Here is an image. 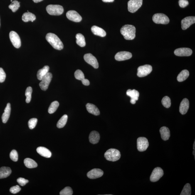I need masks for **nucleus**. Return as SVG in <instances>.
Here are the masks:
<instances>
[{
	"mask_svg": "<svg viewBox=\"0 0 195 195\" xmlns=\"http://www.w3.org/2000/svg\"><path fill=\"white\" fill-rule=\"evenodd\" d=\"M46 39L47 41L53 48L57 50H62L64 47L63 44L59 38L53 33H48L46 35Z\"/></svg>",
	"mask_w": 195,
	"mask_h": 195,
	"instance_id": "obj_1",
	"label": "nucleus"
},
{
	"mask_svg": "<svg viewBox=\"0 0 195 195\" xmlns=\"http://www.w3.org/2000/svg\"><path fill=\"white\" fill-rule=\"evenodd\" d=\"M120 32L126 40H133L136 37V29L131 25H125L121 28Z\"/></svg>",
	"mask_w": 195,
	"mask_h": 195,
	"instance_id": "obj_2",
	"label": "nucleus"
},
{
	"mask_svg": "<svg viewBox=\"0 0 195 195\" xmlns=\"http://www.w3.org/2000/svg\"><path fill=\"white\" fill-rule=\"evenodd\" d=\"M104 156L107 161L115 162L120 159L121 154L120 152L117 149H110L106 151Z\"/></svg>",
	"mask_w": 195,
	"mask_h": 195,
	"instance_id": "obj_3",
	"label": "nucleus"
},
{
	"mask_svg": "<svg viewBox=\"0 0 195 195\" xmlns=\"http://www.w3.org/2000/svg\"><path fill=\"white\" fill-rule=\"evenodd\" d=\"M47 12L51 15H60L63 13L64 8L59 5H49L46 8Z\"/></svg>",
	"mask_w": 195,
	"mask_h": 195,
	"instance_id": "obj_4",
	"label": "nucleus"
},
{
	"mask_svg": "<svg viewBox=\"0 0 195 195\" xmlns=\"http://www.w3.org/2000/svg\"><path fill=\"white\" fill-rule=\"evenodd\" d=\"M152 21L158 24H167L169 22V18L163 13H158L154 14L152 17Z\"/></svg>",
	"mask_w": 195,
	"mask_h": 195,
	"instance_id": "obj_5",
	"label": "nucleus"
},
{
	"mask_svg": "<svg viewBox=\"0 0 195 195\" xmlns=\"http://www.w3.org/2000/svg\"><path fill=\"white\" fill-rule=\"evenodd\" d=\"M142 0H129L128 3V10L133 13L137 11L142 4Z\"/></svg>",
	"mask_w": 195,
	"mask_h": 195,
	"instance_id": "obj_6",
	"label": "nucleus"
},
{
	"mask_svg": "<svg viewBox=\"0 0 195 195\" xmlns=\"http://www.w3.org/2000/svg\"><path fill=\"white\" fill-rule=\"evenodd\" d=\"M152 67L150 65H144L139 67L137 69V75L139 77L147 76L152 72Z\"/></svg>",
	"mask_w": 195,
	"mask_h": 195,
	"instance_id": "obj_7",
	"label": "nucleus"
},
{
	"mask_svg": "<svg viewBox=\"0 0 195 195\" xmlns=\"http://www.w3.org/2000/svg\"><path fill=\"white\" fill-rule=\"evenodd\" d=\"M163 174V171L161 168L157 167L155 168L150 176V181L152 182H157L162 177Z\"/></svg>",
	"mask_w": 195,
	"mask_h": 195,
	"instance_id": "obj_8",
	"label": "nucleus"
},
{
	"mask_svg": "<svg viewBox=\"0 0 195 195\" xmlns=\"http://www.w3.org/2000/svg\"><path fill=\"white\" fill-rule=\"evenodd\" d=\"M53 77L52 73L48 72L47 74L42 79L41 81L40 82L39 85L41 90L46 91L48 88L50 82Z\"/></svg>",
	"mask_w": 195,
	"mask_h": 195,
	"instance_id": "obj_9",
	"label": "nucleus"
},
{
	"mask_svg": "<svg viewBox=\"0 0 195 195\" xmlns=\"http://www.w3.org/2000/svg\"><path fill=\"white\" fill-rule=\"evenodd\" d=\"M149 146L148 141L146 138L140 137L137 139V148L139 152H142L146 151Z\"/></svg>",
	"mask_w": 195,
	"mask_h": 195,
	"instance_id": "obj_10",
	"label": "nucleus"
},
{
	"mask_svg": "<svg viewBox=\"0 0 195 195\" xmlns=\"http://www.w3.org/2000/svg\"><path fill=\"white\" fill-rule=\"evenodd\" d=\"M9 36L13 46L16 48H19L21 46V41L18 33L12 31L10 33Z\"/></svg>",
	"mask_w": 195,
	"mask_h": 195,
	"instance_id": "obj_11",
	"label": "nucleus"
},
{
	"mask_svg": "<svg viewBox=\"0 0 195 195\" xmlns=\"http://www.w3.org/2000/svg\"><path fill=\"white\" fill-rule=\"evenodd\" d=\"M84 59L89 64L91 65L94 68L97 69L99 67V64L96 58L91 54H86L84 56Z\"/></svg>",
	"mask_w": 195,
	"mask_h": 195,
	"instance_id": "obj_12",
	"label": "nucleus"
},
{
	"mask_svg": "<svg viewBox=\"0 0 195 195\" xmlns=\"http://www.w3.org/2000/svg\"><path fill=\"white\" fill-rule=\"evenodd\" d=\"M66 16L69 20L75 22H80L82 20L81 16L76 11L74 10L68 11L66 13Z\"/></svg>",
	"mask_w": 195,
	"mask_h": 195,
	"instance_id": "obj_13",
	"label": "nucleus"
},
{
	"mask_svg": "<svg viewBox=\"0 0 195 195\" xmlns=\"http://www.w3.org/2000/svg\"><path fill=\"white\" fill-rule=\"evenodd\" d=\"M195 23V16L187 17L181 21V28L183 30H186Z\"/></svg>",
	"mask_w": 195,
	"mask_h": 195,
	"instance_id": "obj_14",
	"label": "nucleus"
},
{
	"mask_svg": "<svg viewBox=\"0 0 195 195\" xmlns=\"http://www.w3.org/2000/svg\"><path fill=\"white\" fill-rule=\"evenodd\" d=\"M174 54L179 56H188L192 54V50L188 48H180L176 49L174 51Z\"/></svg>",
	"mask_w": 195,
	"mask_h": 195,
	"instance_id": "obj_15",
	"label": "nucleus"
},
{
	"mask_svg": "<svg viewBox=\"0 0 195 195\" xmlns=\"http://www.w3.org/2000/svg\"><path fill=\"white\" fill-rule=\"evenodd\" d=\"M103 174V172L100 169H95L87 173V177L90 179H95L101 177Z\"/></svg>",
	"mask_w": 195,
	"mask_h": 195,
	"instance_id": "obj_16",
	"label": "nucleus"
},
{
	"mask_svg": "<svg viewBox=\"0 0 195 195\" xmlns=\"http://www.w3.org/2000/svg\"><path fill=\"white\" fill-rule=\"evenodd\" d=\"M132 56V54L130 52L121 51L116 54L115 58L117 61H121L130 59Z\"/></svg>",
	"mask_w": 195,
	"mask_h": 195,
	"instance_id": "obj_17",
	"label": "nucleus"
},
{
	"mask_svg": "<svg viewBox=\"0 0 195 195\" xmlns=\"http://www.w3.org/2000/svg\"><path fill=\"white\" fill-rule=\"evenodd\" d=\"M75 77L76 79L81 81L84 85L88 86L90 85L89 81L85 78L84 75L81 70H76L75 73Z\"/></svg>",
	"mask_w": 195,
	"mask_h": 195,
	"instance_id": "obj_18",
	"label": "nucleus"
},
{
	"mask_svg": "<svg viewBox=\"0 0 195 195\" xmlns=\"http://www.w3.org/2000/svg\"><path fill=\"white\" fill-rule=\"evenodd\" d=\"M127 95L131 98L130 103L132 104H135L136 101L139 100V92L138 91L135 89L128 90Z\"/></svg>",
	"mask_w": 195,
	"mask_h": 195,
	"instance_id": "obj_19",
	"label": "nucleus"
},
{
	"mask_svg": "<svg viewBox=\"0 0 195 195\" xmlns=\"http://www.w3.org/2000/svg\"><path fill=\"white\" fill-rule=\"evenodd\" d=\"M189 102L188 99L184 98L181 101L179 111L180 113L182 115H185L187 113L189 108Z\"/></svg>",
	"mask_w": 195,
	"mask_h": 195,
	"instance_id": "obj_20",
	"label": "nucleus"
},
{
	"mask_svg": "<svg viewBox=\"0 0 195 195\" xmlns=\"http://www.w3.org/2000/svg\"><path fill=\"white\" fill-rule=\"evenodd\" d=\"M100 139V134L95 131H92L89 136V139L91 143L95 144L98 143Z\"/></svg>",
	"mask_w": 195,
	"mask_h": 195,
	"instance_id": "obj_21",
	"label": "nucleus"
},
{
	"mask_svg": "<svg viewBox=\"0 0 195 195\" xmlns=\"http://www.w3.org/2000/svg\"><path fill=\"white\" fill-rule=\"evenodd\" d=\"M11 107L10 103H8L6 108H5L4 112L3 114L1 119L3 123H6L9 119L11 114Z\"/></svg>",
	"mask_w": 195,
	"mask_h": 195,
	"instance_id": "obj_22",
	"label": "nucleus"
},
{
	"mask_svg": "<svg viewBox=\"0 0 195 195\" xmlns=\"http://www.w3.org/2000/svg\"><path fill=\"white\" fill-rule=\"evenodd\" d=\"M159 131L163 140L167 141L169 139L170 137V132L168 128L163 127L160 129Z\"/></svg>",
	"mask_w": 195,
	"mask_h": 195,
	"instance_id": "obj_23",
	"label": "nucleus"
},
{
	"mask_svg": "<svg viewBox=\"0 0 195 195\" xmlns=\"http://www.w3.org/2000/svg\"><path fill=\"white\" fill-rule=\"evenodd\" d=\"M38 153L43 157L50 158L51 156V152L46 148L43 147H39L37 149Z\"/></svg>",
	"mask_w": 195,
	"mask_h": 195,
	"instance_id": "obj_24",
	"label": "nucleus"
},
{
	"mask_svg": "<svg viewBox=\"0 0 195 195\" xmlns=\"http://www.w3.org/2000/svg\"><path fill=\"white\" fill-rule=\"evenodd\" d=\"M86 106L87 110L89 113L95 116L100 115V110L94 104L90 103H87Z\"/></svg>",
	"mask_w": 195,
	"mask_h": 195,
	"instance_id": "obj_25",
	"label": "nucleus"
},
{
	"mask_svg": "<svg viewBox=\"0 0 195 195\" xmlns=\"http://www.w3.org/2000/svg\"><path fill=\"white\" fill-rule=\"evenodd\" d=\"M92 31L94 34L101 37H104L106 35V33L103 29L96 26H92L91 28Z\"/></svg>",
	"mask_w": 195,
	"mask_h": 195,
	"instance_id": "obj_26",
	"label": "nucleus"
},
{
	"mask_svg": "<svg viewBox=\"0 0 195 195\" xmlns=\"http://www.w3.org/2000/svg\"><path fill=\"white\" fill-rule=\"evenodd\" d=\"M12 172L10 167H3L0 168V179H4L9 176Z\"/></svg>",
	"mask_w": 195,
	"mask_h": 195,
	"instance_id": "obj_27",
	"label": "nucleus"
},
{
	"mask_svg": "<svg viewBox=\"0 0 195 195\" xmlns=\"http://www.w3.org/2000/svg\"><path fill=\"white\" fill-rule=\"evenodd\" d=\"M22 19L25 22H28L29 21L33 22L36 20V16L33 13L28 12L23 13Z\"/></svg>",
	"mask_w": 195,
	"mask_h": 195,
	"instance_id": "obj_28",
	"label": "nucleus"
},
{
	"mask_svg": "<svg viewBox=\"0 0 195 195\" xmlns=\"http://www.w3.org/2000/svg\"><path fill=\"white\" fill-rule=\"evenodd\" d=\"M49 69V66L46 65L43 68L38 70L37 73V77L38 80H41L48 73Z\"/></svg>",
	"mask_w": 195,
	"mask_h": 195,
	"instance_id": "obj_29",
	"label": "nucleus"
},
{
	"mask_svg": "<svg viewBox=\"0 0 195 195\" xmlns=\"http://www.w3.org/2000/svg\"><path fill=\"white\" fill-rule=\"evenodd\" d=\"M24 164L26 167L29 169H33L37 167V163L32 159L27 158L24 160Z\"/></svg>",
	"mask_w": 195,
	"mask_h": 195,
	"instance_id": "obj_30",
	"label": "nucleus"
},
{
	"mask_svg": "<svg viewBox=\"0 0 195 195\" xmlns=\"http://www.w3.org/2000/svg\"><path fill=\"white\" fill-rule=\"evenodd\" d=\"M189 72L187 70H182L177 77V80L179 82H183L189 76Z\"/></svg>",
	"mask_w": 195,
	"mask_h": 195,
	"instance_id": "obj_31",
	"label": "nucleus"
},
{
	"mask_svg": "<svg viewBox=\"0 0 195 195\" xmlns=\"http://www.w3.org/2000/svg\"><path fill=\"white\" fill-rule=\"evenodd\" d=\"M76 43L80 47H84L85 46L86 42L85 38L83 35L81 33H78L76 37Z\"/></svg>",
	"mask_w": 195,
	"mask_h": 195,
	"instance_id": "obj_32",
	"label": "nucleus"
},
{
	"mask_svg": "<svg viewBox=\"0 0 195 195\" xmlns=\"http://www.w3.org/2000/svg\"><path fill=\"white\" fill-rule=\"evenodd\" d=\"M67 120H68V116L67 115H64L58 121L57 124V127L59 128H63L66 125Z\"/></svg>",
	"mask_w": 195,
	"mask_h": 195,
	"instance_id": "obj_33",
	"label": "nucleus"
},
{
	"mask_svg": "<svg viewBox=\"0 0 195 195\" xmlns=\"http://www.w3.org/2000/svg\"><path fill=\"white\" fill-rule=\"evenodd\" d=\"M59 103L57 101L52 102L50 106L48 109V113L50 114H53L56 111L59 106Z\"/></svg>",
	"mask_w": 195,
	"mask_h": 195,
	"instance_id": "obj_34",
	"label": "nucleus"
},
{
	"mask_svg": "<svg viewBox=\"0 0 195 195\" xmlns=\"http://www.w3.org/2000/svg\"><path fill=\"white\" fill-rule=\"evenodd\" d=\"M191 185L187 183L184 186L181 193V195H191Z\"/></svg>",
	"mask_w": 195,
	"mask_h": 195,
	"instance_id": "obj_35",
	"label": "nucleus"
},
{
	"mask_svg": "<svg viewBox=\"0 0 195 195\" xmlns=\"http://www.w3.org/2000/svg\"><path fill=\"white\" fill-rule=\"evenodd\" d=\"M20 3L17 1H14L9 6V8L12 10L13 12H15L20 7Z\"/></svg>",
	"mask_w": 195,
	"mask_h": 195,
	"instance_id": "obj_36",
	"label": "nucleus"
},
{
	"mask_svg": "<svg viewBox=\"0 0 195 195\" xmlns=\"http://www.w3.org/2000/svg\"><path fill=\"white\" fill-rule=\"evenodd\" d=\"M32 88L31 87H28L27 88L26 91V102L27 103H29L31 100L32 94Z\"/></svg>",
	"mask_w": 195,
	"mask_h": 195,
	"instance_id": "obj_37",
	"label": "nucleus"
},
{
	"mask_svg": "<svg viewBox=\"0 0 195 195\" xmlns=\"http://www.w3.org/2000/svg\"><path fill=\"white\" fill-rule=\"evenodd\" d=\"M163 106L166 108H169L171 106V100L169 97L165 96L163 98L162 100Z\"/></svg>",
	"mask_w": 195,
	"mask_h": 195,
	"instance_id": "obj_38",
	"label": "nucleus"
},
{
	"mask_svg": "<svg viewBox=\"0 0 195 195\" xmlns=\"http://www.w3.org/2000/svg\"><path fill=\"white\" fill-rule=\"evenodd\" d=\"M73 191L72 188L70 187H65L60 191V195H72L73 194Z\"/></svg>",
	"mask_w": 195,
	"mask_h": 195,
	"instance_id": "obj_39",
	"label": "nucleus"
},
{
	"mask_svg": "<svg viewBox=\"0 0 195 195\" xmlns=\"http://www.w3.org/2000/svg\"><path fill=\"white\" fill-rule=\"evenodd\" d=\"M38 120L36 118H32L28 122V126L29 128L31 129H33L34 128Z\"/></svg>",
	"mask_w": 195,
	"mask_h": 195,
	"instance_id": "obj_40",
	"label": "nucleus"
},
{
	"mask_svg": "<svg viewBox=\"0 0 195 195\" xmlns=\"http://www.w3.org/2000/svg\"><path fill=\"white\" fill-rule=\"evenodd\" d=\"M11 159L14 162H17L18 159V155L17 152L15 150L11 151L10 155Z\"/></svg>",
	"mask_w": 195,
	"mask_h": 195,
	"instance_id": "obj_41",
	"label": "nucleus"
},
{
	"mask_svg": "<svg viewBox=\"0 0 195 195\" xmlns=\"http://www.w3.org/2000/svg\"><path fill=\"white\" fill-rule=\"evenodd\" d=\"M21 189L20 186L18 185L13 186L10 189V192L12 193V194H16V193L19 192L21 191Z\"/></svg>",
	"mask_w": 195,
	"mask_h": 195,
	"instance_id": "obj_42",
	"label": "nucleus"
},
{
	"mask_svg": "<svg viewBox=\"0 0 195 195\" xmlns=\"http://www.w3.org/2000/svg\"><path fill=\"white\" fill-rule=\"evenodd\" d=\"M6 78L5 72L2 68H0V82L2 83L4 82Z\"/></svg>",
	"mask_w": 195,
	"mask_h": 195,
	"instance_id": "obj_43",
	"label": "nucleus"
},
{
	"mask_svg": "<svg viewBox=\"0 0 195 195\" xmlns=\"http://www.w3.org/2000/svg\"><path fill=\"white\" fill-rule=\"evenodd\" d=\"M17 181L18 184L22 186H25L27 183L29 182L28 180L22 177L18 178L17 180Z\"/></svg>",
	"mask_w": 195,
	"mask_h": 195,
	"instance_id": "obj_44",
	"label": "nucleus"
},
{
	"mask_svg": "<svg viewBox=\"0 0 195 195\" xmlns=\"http://www.w3.org/2000/svg\"><path fill=\"white\" fill-rule=\"evenodd\" d=\"M179 3L180 6L181 8L186 7L189 4V2L187 0H179Z\"/></svg>",
	"mask_w": 195,
	"mask_h": 195,
	"instance_id": "obj_45",
	"label": "nucleus"
},
{
	"mask_svg": "<svg viewBox=\"0 0 195 195\" xmlns=\"http://www.w3.org/2000/svg\"><path fill=\"white\" fill-rule=\"evenodd\" d=\"M102 1L104 2H112L114 1V0H102Z\"/></svg>",
	"mask_w": 195,
	"mask_h": 195,
	"instance_id": "obj_46",
	"label": "nucleus"
},
{
	"mask_svg": "<svg viewBox=\"0 0 195 195\" xmlns=\"http://www.w3.org/2000/svg\"><path fill=\"white\" fill-rule=\"evenodd\" d=\"M33 1L34 3H37L41 2V1H43V0H33Z\"/></svg>",
	"mask_w": 195,
	"mask_h": 195,
	"instance_id": "obj_47",
	"label": "nucleus"
},
{
	"mask_svg": "<svg viewBox=\"0 0 195 195\" xmlns=\"http://www.w3.org/2000/svg\"><path fill=\"white\" fill-rule=\"evenodd\" d=\"M193 149H194V150H195V141H194V144H193Z\"/></svg>",
	"mask_w": 195,
	"mask_h": 195,
	"instance_id": "obj_48",
	"label": "nucleus"
},
{
	"mask_svg": "<svg viewBox=\"0 0 195 195\" xmlns=\"http://www.w3.org/2000/svg\"><path fill=\"white\" fill-rule=\"evenodd\" d=\"M193 155L195 156V150L193 151Z\"/></svg>",
	"mask_w": 195,
	"mask_h": 195,
	"instance_id": "obj_49",
	"label": "nucleus"
},
{
	"mask_svg": "<svg viewBox=\"0 0 195 195\" xmlns=\"http://www.w3.org/2000/svg\"><path fill=\"white\" fill-rule=\"evenodd\" d=\"M11 1H12H12H13L12 0H11Z\"/></svg>",
	"mask_w": 195,
	"mask_h": 195,
	"instance_id": "obj_50",
	"label": "nucleus"
},
{
	"mask_svg": "<svg viewBox=\"0 0 195 195\" xmlns=\"http://www.w3.org/2000/svg\"></svg>",
	"mask_w": 195,
	"mask_h": 195,
	"instance_id": "obj_51",
	"label": "nucleus"
}]
</instances>
